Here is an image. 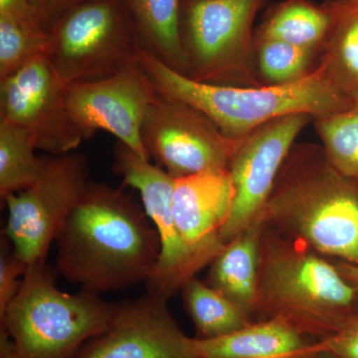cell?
<instances>
[{"label": "cell", "mask_w": 358, "mask_h": 358, "mask_svg": "<svg viewBox=\"0 0 358 358\" xmlns=\"http://www.w3.org/2000/svg\"><path fill=\"white\" fill-rule=\"evenodd\" d=\"M159 96L138 60L115 76L65 88L68 112L84 140L108 131L143 159H150L141 141V127Z\"/></svg>", "instance_id": "cell-11"}, {"label": "cell", "mask_w": 358, "mask_h": 358, "mask_svg": "<svg viewBox=\"0 0 358 358\" xmlns=\"http://www.w3.org/2000/svg\"><path fill=\"white\" fill-rule=\"evenodd\" d=\"M327 159L341 173L358 178V100L352 107L315 120Z\"/></svg>", "instance_id": "cell-24"}, {"label": "cell", "mask_w": 358, "mask_h": 358, "mask_svg": "<svg viewBox=\"0 0 358 358\" xmlns=\"http://www.w3.org/2000/svg\"><path fill=\"white\" fill-rule=\"evenodd\" d=\"M76 358H199L167 300L152 294L117 303L109 329L90 339Z\"/></svg>", "instance_id": "cell-14"}, {"label": "cell", "mask_w": 358, "mask_h": 358, "mask_svg": "<svg viewBox=\"0 0 358 358\" xmlns=\"http://www.w3.org/2000/svg\"><path fill=\"white\" fill-rule=\"evenodd\" d=\"M262 216L320 255L358 266V179L338 171L324 148H292Z\"/></svg>", "instance_id": "cell-2"}, {"label": "cell", "mask_w": 358, "mask_h": 358, "mask_svg": "<svg viewBox=\"0 0 358 358\" xmlns=\"http://www.w3.org/2000/svg\"><path fill=\"white\" fill-rule=\"evenodd\" d=\"M199 358H315L319 341L279 320H256L214 339L189 338Z\"/></svg>", "instance_id": "cell-16"}, {"label": "cell", "mask_w": 358, "mask_h": 358, "mask_svg": "<svg viewBox=\"0 0 358 358\" xmlns=\"http://www.w3.org/2000/svg\"><path fill=\"white\" fill-rule=\"evenodd\" d=\"M89 176L86 155H50L31 185L1 199L8 211L2 234L27 265L45 262L51 244L86 192Z\"/></svg>", "instance_id": "cell-7"}, {"label": "cell", "mask_w": 358, "mask_h": 358, "mask_svg": "<svg viewBox=\"0 0 358 358\" xmlns=\"http://www.w3.org/2000/svg\"><path fill=\"white\" fill-rule=\"evenodd\" d=\"M333 9L322 64L334 85L355 102L358 100V6L336 3Z\"/></svg>", "instance_id": "cell-20"}, {"label": "cell", "mask_w": 358, "mask_h": 358, "mask_svg": "<svg viewBox=\"0 0 358 358\" xmlns=\"http://www.w3.org/2000/svg\"><path fill=\"white\" fill-rule=\"evenodd\" d=\"M333 21V7L324 9L303 0H291L264 24L259 41L277 40L315 50L327 39Z\"/></svg>", "instance_id": "cell-21"}, {"label": "cell", "mask_w": 358, "mask_h": 358, "mask_svg": "<svg viewBox=\"0 0 358 358\" xmlns=\"http://www.w3.org/2000/svg\"><path fill=\"white\" fill-rule=\"evenodd\" d=\"M117 310L100 294L60 291L46 264L33 263L0 326L13 338L16 358H76L85 343L109 329Z\"/></svg>", "instance_id": "cell-5"}, {"label": "cell", "mask_w": 358, "mask_h": 358, "mask_svg": "<svg viewBox=\"0 0 358 358\" xmlns=\"http://www.w3.org/2000/svg\"><path fill=\"white\" fill-rule=\"evenodd\" d=\"M319 348L336 358H358V315L333 336L319 341Z\"/></svg>", "instance_id": "cell-27"}, {"label": "cell", "mask_w": 358, "mask_h": 358, "mask_svg": "<svg viewBox=\"0 0 358 358\" xmlns=\"http://www.w3.org/2000/svg\"><path fill=\"white\" fill-rule=\"evenodd\" d=\"M65 88L40 56L0 80V119L31 131L38 150L47 154L73 152L84 138L68 112Z\"/></svg>", "instance_id": "cell-13"}, {"label": "cell", "mask_w": 358, "mask_h": 358, "mask_svg": "<svg viewBox=\"0 0 358 358\" xmlns=\"http://www.w3.org/2000/svg\"><path fill=\"white\" fill-rule=\"evenodd\" d=\"M113 169L124 185L140 192L143 209L157 231L159 262L145 285L147 293L169 301L201 271L181 239L174 220L176 179L121 141L115 145Z\"/></svg>", "instance_id": "cell-10"}, {"label": "cell", "mask_w": 358, "mask_h": 358, "mask_svg": "<svg viewBox=\"0 0 358 358\" xmlns=\"http://www.w3.org/2000/svg\"><path fill=\"white\" fill-rule=\"evenodd\" d=\"M48 42L41 21L0 16V80L45 55Z\"/></svg>", "instance_id": "cell-23"}, {"label": "cell", "mask_w": 358, "mask_h": 358, "mask_svg": "<svg viewBox=\"0 0 358 358\" xmlns=\"http://www.w3.org/2000/svg\"><path fill=\"white\" fill-rule=\"evenodd\" d=\"M181 293L194 326L195 338H222L254 322L241 308L196 277L186 282Z\"/></svg>", "instance_id": "cell-19"}, {"label": "cell", "mask_w": 358, "mask_h": 358, "mask_svg": "<svg viewBox=\"0 0 358 358\" xmlns=\"http://www.w3.org/2000/svg\"><path fill=\"white\" fill-rule=\"evenodd\" d=\"M357 6H358V4H357Z\"/></svg>", "instance_id": "cell-34"}, {"label": "cell", "mask_w": 358, "mask_h": 358, "mask_svg": "<svg viewBox=\"0 0 358 358\" xmlns=\"http://www.w3.org/2000/svg\"><path fill=\"white\" fill-rule=\"evenodd\" d=\"M143 46L164 64L186 75V58L179 23L180 0H124Z\"/></svg>", "instance_id": "cell-18"}, {"label": "cell", "mask_w": 358, "mask_h": 358, "mask_svg": "<svg viewBox=\"0 0 358 358\" xmlns=\"http://www.w3.org/2000/svg\"><path fill=\"white\" fill-rule=\"evenodd\" d=\"M0 358H16V348L13 338L0 326Z\"/></svg>", "instance_id": "cell-31"}, {"label": "cell", "mask_w": 358, "mask_h": 358, "mask_svg": "<svg viewBox=\"0 0 358 358\" xmlns=\"http://www.w3.org/2000/svg\"><path fill=\"white\" fill-rule=\"evenodd\" d=\"M138 60L160 95L199 110L232 141L244 140L279 117L308 114L317 120L348 110L353 103L331 81L322 64L296 83L237 87L192 79L145 48Z\"/></svg>", "instance_id": "cell-4"}, {"label": "cell", "mask_w": 358, "mask_h": 358, "mask_svg": "<svg viewBox=\"0 0 358 358\" xmlns=\"http://www.w3.org/2000/svg\"><path fill=\"white\" fill-rule=\"evenodd\" d=\"M357 315V293L334 260L265 223L260 239L255 322L282 320L322 341Z\"/></svg>", "instance_id": "cell-3"}, {"label": "cell", "mask_w": 358, "mask_h": 358, "mask_svg": "<svg viewBox=\"0 0 358 358\" xmlns=\"http://www.w3.org/2000/svg\"><path fill=\"white\" fill-rule=\"evenodd\" d=\"M313 52L286 42L262 40L258 44L259 69L271 85L296 83L310 74Z\"/></svg>", "instance_id": "cell-25"}, {"label": "cell", "mask_w": 358, "mask_h": 358, "mask_svg": "<svg viewBox=\"0 0 358 358\" xmlns=\"http://www.w3.org/2000/svg\"><path fill=\"white\" fill-rule=\"evenodd\" d=\"M141 141L174 179L204 171H229L241 141L226 138L199 110L159 94L141 127Z\"/></svg>", "instance_id": "cell-9"}, {"label": "cell", "mask_w": 358, "mask_h": 358, "mask_svg": "<svg viewBox=\"0 0 358 358\" xmlns=\"http://www.w3.org/2000/svg\"><path fill=\"white\" fill-rule=\"evenodd\" d=\"M56 243L61 275L98 294L147 282L160 255L143 206L122 188L91 181Z\"/></svg>", "instance_id": "cell-1"}, {"label": "cell", "mask_w": 358, "mask_h": 358, "mask_svg": "<svg viewBox=\"0 0 358 358\" xmlns=\"http://www.w3.org/2000/svg\"><path fill=\"white\" fill-rule=\"evenodd\" d=\"M315 358H336L331 353L324 352V350H320L319 353H317V357Z\"/></svg>", "instance_id": "cell-32"}, {"label": "cell", "mask_w": 358, "mask_h": 358, "mask_svg": "<svg viewBox=\"0 0 358 358\" xmlns=\"http://www.w3.org/2000/svg\"><path fill=\"white\" fill-rule=\"evenodd\" d=\"M0 16L40 21L30 0H0Z\"/></svg>", "instance_id": "cell-29"}, {"label": "cell", "mask_w": 358, "mask_h": 358, "mask_svg": "<svg viewBox=\"0 0 358 358\" xmlns=\"http://www.w3.org/2000/svg\"><path fill=\"white\" fill-rule=\"evenodd\" d=\"M263 216L226 243L208 266L206 282L254 320ZM255 322V320H254Z\"/></svg>", "instance_id": "cell-17"}, {"label": "cell", "mask_w": 358, "mask_h": 358, "mask_svg": "<svg viewBox=\"0 0 358 358\" xmlns=\"http://www.w3.org/2000/svg\"><path fill=\"white\" fill-rule=\"evenodd\" d=\"M31 131L0 119V195L22 192L38 178L45 157H37Z\"/></svg>", "instance_id": "cell-22"}, {"label": "cell", "mask_w": 358, "mask_h": 358, "mask_svg": "<svg viewBox=\"0 0 358 358\" xmlns=\"http://www.w3.org/2000/svg\"><path fill=\"white\" fill-rule=\"evenodd\" d=\"M312 119L308 114L279 117L241 141L229 167L234 199L222 231L224 243L262 216L294 141Z\"/></svg>", "instance_id": "cell-12"}, {"label": "cell", "mask_w": 358, "mask_h": 358, "mask_svg": "<svg viewBox=\"0 0 358 358\" xmlns=\"http://www.w3.org/2000/svg\"><path fill=\"white\" fill-rule=\"evenodd\" d=\"M28 265L16 255L10 240L2 234L0 240V315L15 298Z\"/></svg>", "instance_id": "cell-26"}, {"label": "cell", "mask_w": 358, "mask_h": 358, "mask_svg": "<svg viewBox=\"0 0 358 358\" xmlns=\"http://www.w3.org/2000/svg\"><path fill=\"white\" fill-rule=\"evenodd\" d=\"M338 3L352 4V6H357L358 0H339Z\"/></svg>", "instance_id": "cell-33"}, {"label": "cell", "mask_w": 358, "mask_h": 358, "mask_svg": "<svg viewBox=\"0 0 358 358\" xmlns=\"http://www.w3.org/2000/svg\"><path fill=\"white\" fill-rule=\"evenodd\" d=\"M88 1L90 0H30L46 30L50 29L52 26L75 7Z\"/></svg>", "instance_id": "cell-28"}, {"label": "cell", "mask_w": 358, "mask_h": 358, "mask_svg": "<svg viewBox=\"0 0 358 358\" xmlns=\"http://www.w3.org/2000/svg\"><path fill=\"white\" fill-rule=\"evenodd\" d=\"M48 32L45 57L65 87L115 76L136 62L145 48L124 0H90Z\"/></svg>", "instance_id": "cell-6"}, {"label": "cell", "mask_w": 358, "mask_h": 358, "mask_svg": "<svg viewBox=\"0 0 358 358\" xmlns=\"http://www.w3.org/2000/svg\"><path fill=\"white\" fill-rule=\"evenodd\" d=\"M234 199L229 171H204L176 179L173 212L181 239L200 268L225 246L222 231Z\"/></svg>", "instance_id": "cell-15"}, {"label": "cell", "mask_w": 358, "mask_h": 358, "mask_svg": "<svg viewBox=\"0 0 358 358\" xmlns=\"http://www.w3.org/2000/svg\"><path fill=\"white\" fill-rule=\"evenodd\" d=\"M334 262L336 264L339 273L355 289L358 303V266L339 260H334Z\"/></svg>", "instance_id": "cell-30"}, {"label": "cell", "mask_w": 358, "mask_h": 358, "mask_svg": "<svg viewBox=\"0 0 358 358\" xmlns=\"http://www.w3.org/2000/svg\"><path fill=\"white\" fill-rule=\"evenodd\" d=\"M263 0H194L182 39L185 76L205 83H241L252 44V25Z\"/></svg>", "instance_id": "cell-8"}, {"label": "cell", "mask_w": 358, "mask_h": 358, "mask_svg": "<svg viewBox=\"0 0 358 358\" xmlns=\"http://www.w3.org/2000/svg\"><path fill=\"white\" fill-rule=\"evenodd\" d=\"M358 179V178H357Z\"/></svg>", "instance_id": "cell-35"}]
</instances>
